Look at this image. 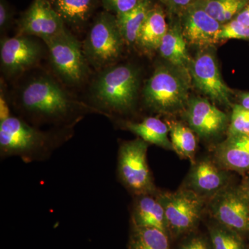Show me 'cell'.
<instances>
[{
  "instance_id": "6",
  "label": "cell",
  "mask_w": 249,
  "mask_h": 249,
  "mask_svg": "<svg viewBox=\"0 0 249 249\" xmlns=\"http://www.w3.org/2000/svg\"><path fill=\"white\" fill-rule=\"evenodd\" d=\"M54 76L66 86L84 84L91 75V67L83 45L67 28L60 35L45 42Z\"/></svg>"
},
{
  "instance_id": "5",
  "label": "cell",
  "mask_w": 249,
  "mask_h": 249,
  "mask_svg": "<svg viewBox=\"0 0 249 249\" xmlns=\"http://www.w3.org/2000/svg\"><path fill=\"white\" fill-rule=\"evenodd\" d=\"M82 45L88 63L96 71L117 63L126 45L115 15L106 11L100 12L93 19Z\"/></svg>"
},
{
  "instance_id": "31",
  "label": "cell",
  "mask_w": 249,
  "mask_h": 249,
  "mask_svg": "<svg viewBox=\"0 0 249 249\" xmlns=\"http://www.w3.org/2000/svg\"><path fill=\"white\" fill-rule=\"evenodd\" d=\"M160 1L173 12L178 13V14L181 13L182 14L193 3L195 2L196 0H160Z\"/></svg>"
},
{
  "instance_id": "23",
  "label": "cell",
  "mask_w": 249,
  "mask_h": 249,
  "mask_svg": "<svg viewBox=\"0 0 249 249\" xmlns=\"http://www.w3.org/2000/svg\"><path fill=\"white\" fill-rule=\"evenodd\" d=\"M167 124L169 127L170 142L174 151L180 158L189 160L192 165L194 164L197 147V141L194 131L189 126L179 121H168Z\"/></svg>"
},
{
  "instance_id": "33",
  "label": "cell",
  "mask_w": 249,
  "mask_h": 249,
  "mask_svg": "<svg viewBox=\"0 0 249 249\" xmlns=\"http://www.w3.org/2000/svg\"><path fill=\"white\" fill-rule=\"evenodd\" d=\"M235 19L246 27H249V4L246 5L242 11L236 16Z\"/></svg>"
},
{
  "instance_id": "24",
  "label": "cell",
  "mask_w": 249,
  "mask_h": 249,
  "mask_svg": "<svg viewBox=\"0 0 249 249\" xmlns=\"http://www.w3.org/2000/svg\"><path fill=\"white\" fill-rule=\"evenodd\" d=\"M128 249H170L168 233L155 228L132 226Z\"/></svg>"
},
{
  "instance_id": "11",
  "label": "cell",
  "mask_w": 249,
  "mask_h": 249,
  "mask_svg": "<svg viewBox=\"0 0 249 249\" xmlns=\"http://www.w3.org/2000/svg\"><path fill=\"white\" fill-rule=\"evenodd\" d=\"M209 211L216 222L237 232L249 231V199L241 188L230 186L209 199Z\"/></svg>"
},
{
  "instance_id": "8",
  "label": "cell",
  "mask_w": 249,
  "mask_h": 249,
  "mask_svg": "<svg viewBox=\"0 0 249 249\" xmlns=\"http://www.w3.org/2000/svg\"><path fill=\"white\" fill-rule=\"evenodd\" d=\"M47 55L45 42L33 36L18 35L1 37L0 42L1 71L7 80H16L35 68Z\"/></svg>"
},
{
  "instance_id": "34",
  "label": "cell",
  "mask_w": 249,
  "mask_h": 249,
  "mask_svg": "<svg viewBox=\"0 0 249 249\" xmlns=\"http://www.w3.org/2000/svg\"><path fill=\"white\" fill-rule=\"evenodd\" d=\"M239 101L242 107L249 111V93H241L239 96Z\"/></svg>"
},
{
  "instance_id": "14",
  "label": "cell",
  "mask_w": 249,
  "mask_h": 249,
  "mask_svg": "<svg viewBox=\"0 0 249 249\" xmlns=\"http://www.w3.org/2000/svg\"><path fill=\"white\" fill-rule=\"evenodd\" d=\"M181 27L187 43L206 49L219 42L222 24L194 2L183 13Z\"/></svg>"
},
{
  "instance_id": "10",
  "label": "cell",
  "mask_w": 249,
  "mask_h": 249,
  "mask_svg": "<svg viewBox=\"0 0 249 249\" xmlns=\"http://www.w3.org/2000/svg\"><path fill=\"white\" fill-rule=\"evenodd\" d=\"M209 48L203 49L192 60L189 71L193 84L214 103L230 106L231 90L223 80L215 55Z\"/></svg>"
},
{
  "instance_id": "27",
  "label": "cell",
  "mask_w": 249,
  "mask_h": 249,
  "mask_svg": "<svg viewBox=\"0 0 249 249\" xmlns=\"http://www.w3.org/2000/svg\"><path fill=\"white\" fill-rule=\"evenodd\" d=\"M238 134L249 135V111L240 105H235L232 108L228 135Z\"/></svg>"
},
{
  "instance_id": "29",
  "label": "cell",
  "mask_w": 249,
  "mask_h": 249,
  "mask_svg": "<svg viewBox=\"0 0 249 249\" xmlns=\"http://www.w3.org/2000/svg\"><path fill=\"white\" fill-rule=\"evenodd\" d=\"M144 0H100L104 11L115 15L124 14L138 6Z\"/></svg>"
},
{
  "instance_id": "9",
  "label": "cell",
  "mask_w": 249,
  "mask_h": 249,
  "mask_svg": "<svg viewBox=\"0 0 249 249\" xmlns=\"http://www.w3.org/2000/svg\"><path fill=\"white\" fill-rule=\"evenodd\" d=\"M160 196L168 232L178 236L197 227L206 209V199L183 187L175 192L160 191Z\"/></svg>"
},
{
  "instance_id": "4",
  "label": "cell",
  "mask_w": 249,
  "mask_h": 249,
  "mask_svg": "<svg viewBox=\"0 0 249 249\" xmlns=\"http://www.w3.org/2000/svg\"><path fill=\"white\" fill-rule=\"evenodd\" d=\"M189 73L173 65H160L145 81V106L157 114L173 115L184 111L189 101Z\"/></svg>"
},
{
  "instance_id": "3",
  "label": "cell",
  "mask_w": 249,
  "mask_h": 249,
  "mask_svg": "<svg viewBox=\"0 0 249 249\" xmlns=\"http://www.w3.org/2000/svg\"><path fill=\"white\" fill-rule=\"evenodd\" d=\"M140 84V71L130 64L116 63L101 70L90 86L91 107L110 119L132 112Z\"/></svg>"
},
{
  "instance_id": "28",
  "label": "cell",
  "mask_w": 249,
  "mask_h": 249,
  "mask_svg": "<svg viewBox=\"0 0 249 249\" xmlns=\"http://www.w3.org/2000/svg\"><path fill=\"white\" fill-rule=\"evenodd\" d=\"M232 39L249 40V27H246L235 19L222 24L219 34V41Z\"/></svg>"
},
{
  "instance_id": "19",
  "label": "cell",
  "mask_w": 249,
  "mask_h": 249,
  "mask_svg": "<svg viewBox=\"0 0 249 249\" xmlns=\"http://www.w3.org/2000/svg\"><path fill=\"white\" fill-rule=\"evenodd\" d=\"M164 13L160 6H152L142 24L135 46L147 55L158 51L168 31Z\"/></svg>"
},
{
  "instance_id": "7",
  "label": "cell",
  "mask_w": 249,
  "mask_h": 249,
  "mask_svg": "<svg viewBox=\"0 0 249 249\" xmlns=\"http://www.w3.org/2000/svg\"><path fill=\"white\" fill-rule=\"evenodd\" d=\"M149 145L139 137L119 144L116 168L118 179L134 196L158 191L147 163Z\"/></svg>"
},
{
  "instance_id": "25",
  "label": "cell",
  "mask_w": 249,
  "mask_h": 249,
  "mask_svg": "<svg viewBox=\"0 0 249 249\" xmlns=\"http://www.w3.org/2000/svg\"><path fill=\"white\" fill-rule=\"evenodd\" d=\"M195 2L220 24L230 22L248 4V0H196Z\"/></svg>"
},
{
  "instance_id": "17",
  "label": "cell",
  "mask_w": 249,
  "mask_h": 249,
  "mask_svg": "<svg viewBox=\"0 0 249 249\" xmlns=\"http://www.w3.org/2000/svg\"><path fill=\"white\" fill-rule=\"evenodd\" d=\"M131 221L133 227L155 228L168 233L164 208L159 190L156 193L134 196Z\"/></svg>"
},
{
  "instance_id": "26",
  "label": "cell",
  "mask_w": 249,
  "mask_h": 249,
  "mask_svg": "<svg viewBox=\"0 0 249 249\" xmlns=\"http://www.w3.org/2000/svg\"><path fill=\"white\" fill-rule=\"evenodd\" d=\"M209 235L212 249H245L237 232L219 223L210 226Z\"/></svg>"
},
{
  "instance_id": "13",
  "label": "cell",
  "mask_w": 249,
  "mask_h": 249,
  "mask_svg": "<svg viewBox=\"0 0 249 249\" xmlns=\"http://www.w3.org/2000/svg\"><path fill=\"white\" fill-rule=\"evenodd\" d=\"M183 113L188 126L205 139L221 135L229 124L227 114L206 98H190Z\"/></svg>"
},
{
  "instance_id": "15",
  "label": "cell",
  "mask_w": 249,
  "mask_h": 249,
  "mask_svg": "<svg viewBox=\"0 0 249 249\" xmlns=\"http://www.w3.org/2000/svg\"><path fill=\"white\" fill-rule=\"evenodd\" d=\"M210 158L196 160L192 165L183 188L191 190L204 199H209L229 186V175Z\"/></svg>"
},
{
  "instance_id": "22",
  "label": "cell",
  "mask_w": 249,
  "mask_h": 249,
  "mask_svg": "<svg viewBox=\"0 0 249 249\" xmlns=\"http://www.w3.org/2000/svg\"><path fill=\"white\" fill-rule=\"evenodd\" d=\"M151 7L150 0H144L133 9L116 15L118 26L126 45L135 46L139 31Z\"/></svg>"
},
{
  "instance_id": "2",
  "label": "cell",
  "mask_w": 249,
  "mask_h": 249,
  "mask_svg": "<svg viewBox=\"0 0 249 249\" xmlns=\"http://www.w3.org/2000/svg\"><path fill=\"white\" fill-rule=\"evenodd\" d=\"M73 127H51L44 130L19 116L11 114L0 120V157H17L26 163L48 160L68 142Z\"/></svg>"
},
{
  "instance_id": "35",
  "label": "cell",
  "mask_w": 249,
  "mask_h": 249,
  "mask_svg": "<svg viewBox=\"0 0 249 249\" xmlns=\"http://www.w3.org/2000/svg\"><path fill=\"white\" fill-rule=\"evenodd\" d=\"M241 189L244 191V193H245L246 196H248L249 199V178L248 180H247V181H246L245 186H242V188H241Z\"/></svg>"
},
{
  "instance_id": "32",
  "label": "cell",
  "mask_w": 249,
  "mask_h": 249,
  "mask_svg": "<svg viewBox=\"0 0 249 249\" xmlns=\"http://www.w3.org/2000/svg\"><path fill=\"white\" fill-rule=\"evenodd\" d=\"M180 249H212V247L204 237H195L185 242Z\"/></svg>"
},
{
  "instance_id": "30",
  "label": "cell",
  "mask_w": 249,
  "mask_h": 249,
  "mask_svg": "<svg viewBox=\"0 0 249 249\" xmlns=\"http://www.w3.org/2000/svg\"><path fill=\"white\" fill-rule=\"evenodd\" d=\"M14 11L7 0H0V32L4 34L12 26Z\"/></svg>"
},
{
  "instance_id": "12",
  "label": "cell",
  "mask_w": 249,
  "mask_h": 249,
  "mask_svg": "<svg viewBox=\"0 0 249 249\" xmlns=\"http://www.w3.org/2000/svg\"><path fill=\"white\" fill-rule=\"evenodd\" d=\"M67 29L49 0H33L17 22L18 35L33 36L44 42Z\"/></svg>"
},
{
  "instance_id": "21",
  "label": "cell",
  "mask_w": 249,
  "mask_h": 249,
  "mask_svg": "<svg viewBox=\"0 0 249 249\" xmlns=\"http://www.w3.org/2000/svg\"><path fill=\"white\" fill-rule=\"evenodd\" d=\"M187 44L181 26L175 24L168 29L158 52L170 65L190 73L192 59L187 49Z\"/></svg>"
},
{
  "instance_id": "1",
  "label": "cell",
  "mask_w": 249,
  "mask_h": 249,
  "mask_svg": "<svg viewBox=\"0 0 249 249\" xmlns=\"http://www.w3.org/2000/svg\"><path fill=\"white\" fill-rule=\"evenodd\" d=\"M52 75L37 73L18 87L13 106L24 121L33 125L74 127L86 114L97 113L80 101Z\"/></svg>"
},
{
  "instance_id": "16",
  "label": "cell",
  "mask_w": 249,
  "mask_h": 249,
  "mask_svg": "<svg viewBox=\"0 0 249 249\" xmlns=\"http://www.w3.org/2000/svg\"><path fill=\"white\" fill-rule=\"evenodd\" d=\"M213 160L227 171H249V135H228L214 149Z\"/></svg>"
},
{
  "instance_id": "20",
  "label": "cell",
  "mask_w": 249,
  "mask_h": 249,
  "mask_svg": "<svg viewBox=\"0 0 249 249\" xmlns=\"http://www.w3.org/2000/svg\"><path fill=\"white\" fill-rule=\"evenodd\" d=\"M67 28L84 29L94 14L100 0H49Z\"/></svg>"
},
{
  "instance_id": "18",
  "label": "cell",
  "mask_w": 249,
  "mask_h": 249,
  "mask_svg": "<svg viewBox=\"0 0 249 249\" xmlns=\"http://www.w3.org/2000/svg\"><path fill=\"white\" fill-rule=\"evenodd\" d=\"M119 127L128 130L147 143L162 147L167 150H173L172 142L168 137L169 127L167 123L159 118L147 117L139 122L123 121L119 119H111Z\"/></svg>"
}]
</instances>
